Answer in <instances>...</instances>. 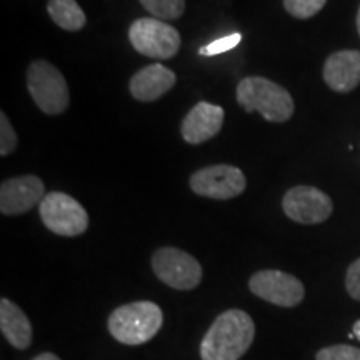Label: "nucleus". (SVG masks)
Instances as JSON below:
<instances>
[{
	"label": "nucleus",
	"instance_id": "obj_11",
	"mask_svg": "<svg viewBox=\"0 0 360 360\" xmlns=\"http://www.w3.org/2000/svg\"><path fill=\"white\" fill-rule=\"evenodd\" d=\"M45 186L37 175H20L4 180L0 186V212L4 215H22L40 205Z\"/></svg>",
	"mask_w": 360,
	"mask_h": 360
},
{
	"label": "nucleus",
	"instance_id": "obj_22",
	"mask_svg": "<svg viewBox=\"0 0 360 360\" xmlns=\"http://www.w3.org/2000/svg\"><path fill=\"white\" fill-rule=\"evenodd\" d=\"M345 289L354 300L360 302V259L349 265L347 276H345Z\"/></svg>",
	"mask_w": 360,
	"mask_h": 360
},
{
	"label": "nucleus",
	"instance_id": "obj_14",
	"mask_svg": "<svg viewBox=\"0 0 360 360\" xmlns=\"http://www.w3.org/2000/svg\"><path fill=\"white\" fill-rule=\"evenodd\" d=\"M323 80L334 92H352L360 84V51H339L328 56L323 64Z\"/></svg>",
	"mask_w": 360,
	"mask_h": 360
},
{
	"label": "nucleus",
	"instance_id": "obj_2",
	"mask_svg": "<svg viewBox=\"0 0 360 360\" xmlns=\"http://www.w3.org/2000/svg\"><path fill=\"white\" fill-rule=\"evenodd\" d=\"M237 102L242 109L259 112L269 122H287L294 115L295 105L289 90L272 80L259 77H245L237 85Z\"/></svg>",
	"mask_w": 360,
	"mask_h": 360
},
{
	"label": "nucleus",
	"instance_id": "obj_18",
	"mask_svg": "<svg viewBox=\"0 0 360 360\" xmlns=\"http://www.w3.org/2000/svg\"><path fill=\"white\" fill-rule=\"evenodd\" d=\"M327 0H283V7L295 19H310L326 7Z\"/></svg>",
	"mask_w": 360,
	"mask_h": 360
},
{
	"label": "nucleus",
	"instance_id": "obj_13",
	"mask_svg": "<svg viewBox=\"0 0 360 360\" xmlns=\"http://www.w3.org/2000/svg\"><path fill=\"white\" fill-rule=\"evenodd\" d=\"M177 82L174 70L162 64H152L137 70L129 82L132 97L139 102H155Z\"/></svg>",
	"mask_w": 360,
	"mask_h": 360
},
{
	"label": "nucleus",
	"instance_id": "obj_23",
	"mask_svg": "<svg viewBox=\"0 0 360 360\" xmlns=\"http://www.w3.org/2000/svg\"><path fill=\"white\" fill-rule=\"evenodd\" d=\"M32 360H60V359H58L57 355L52 354V352H44V354H39L37 357L32 359Z\"/></svg>",
	"mask_w": 360,
	"mask_h": 360
},
{
	"label": "nucleus",
	"instance_id": "obj_9",
	"mask_svg": "<svg viewBox=\"0 0 360 360\" xmlns=\"http://www.w3.org/2000/svg\"><path fill=\"white\" fill-rule=\"evenodd\" d=\"M249 289L265 302L278 307H295L304 300V283L295 276L281 270H259L249 281Z\"/></svg>",
	"mask_w": 360,
	"mask_h": 360
},
{
	"label": "nucleus",
	"instance_id": "obj_25",
	"mask_svg": "<svg viewBox=\"0 0 360 360\" xmlns=\"http://www.w3.org/2000/svg\"><path fill=\"white\" fill-rule=\"evenodd\" d=\"M357 30H359V35H360V7H359V12H357Z\"/></svg>",
	"mask_w": 360,
	"mask_h": 360
},
{
	"label": "nucleus",
	"instance_id": "obj_24",
	"mask_svg": "<svg viewBox=\"0 0 360 360\" xmlns=\"http://www.w3.org/2000/svg\"><path fill=\"white\" fill-rule=\"evenodd\" d=\"M354 335H355V339L360 340V319L354 323Z\"/></svg>",
	"mask_w": 360,
	"mask_h": 360
},
{
	"label": "nucleus",
	"instance_id": "obj_20",
	"mask_svg": "<svg viewBox=\"0 0 360 360\" xmlns=\"http://www.w3.org/2000/svg\"><path fill=\"white\" fill-rule=\"evenodd\" d=\"M17 143H19V137H17L11 120L7 119L6 112H2L0 114V155H11L17 148Z\"/></svg>",
	"mask_w": 360,
	"mask_h": 360
},
{
	"label": "nucleus",
	"instance_id": "obj_7",
	"mask_svg": "<svg viewBox=\"0 0 360 360\" xmlns=\"http://www.w3.org/2000/svg\"><path fill=\"white\" fill-rule=\"evenodd\" d=\"M152 269L160 282L175 290H193L202 282V265L186 250L162 247L152 255Z\"/></svg>",
	"mask_w": 360,
	"mask_h": 360
},
{
	"label": "nucleus",
	"instance_id": "obj_1",
	"mask_svg": "<svg viewBox=\"0 0 360 360\" xmlns=\"http://www.w3.org/2000/svg\"><path fill=\"white\" fill-rule=\"evenodd\" d=\"M255 337V323L240 309L225 310L212 322L200 344L202 360H240Z\"/></svg>",
	"mask_w": 360,
	"mask_h": 360
},
{
	"label": "nucleus",
	"instance_id": "obj_8",
	"mask_svg": "<svg viewBox=\"0 0 360 360\" xmlns=\"http://www.w3.org/2000/svg\"><path fill=\"white\" fill-rule=\"evenodd\" d=\"M191 191L200 197L214 200L236 199L245 191L247 179L236 165H209L191 175Z\"/></svg>",
	"mask_w": 360,
	"mask_h": 360
},
{
	"label": "nucleus",
	"instance_id": "obj_6",
	"mask_svg": "<svg viewBox=\"0 0 360 360\" xmlns=\"http://www.w3.org/2000/svg\"><path fill=\"white\" fill-rule=\"evenodd\" d=\"M40 219L49 231L62 237H79L89 229V214L69 193L49 192L39 205Z\"/></svg>",
	"mask_w": 360,
	"mask_h": 360
},
{
	"label": "nucleus",
	"instance_id": "obj_21",
	"mask_svg": "<svg viewBox=\"0 0 360 360\" xmlns=\"http://www.w3.org/2000/svg\"><path fill=\"white\" fill-rule=\"evenodd\" d=\"M240 39H242L240 34L225 35V37L214 40V42H210L209 45H205V47H202L199 53L200 56H217V53L227 52L231 51V49L237 47V44L240 42Z\"/></svg>",
	"mask_w": 360,
	"mask_h": 360
},
{
	"label": "nucleus",
	"instance_id": "obj_15",
	"mask_svg": "<svg viewBox=\"0 0 360 360\" xmlns=\"http://www.w3.org/2000/svg\"><path fill=\"white\" fill-rule=\"evenodd\" d=\"M0 330L7 342L15 349L25 350L32 344V323L24 310L4 297L0 300Z\"/></svg>",
	"mask_w": 360,
	"mask_h": 360
},
{
	"label": "nucleus",
	"instance_id": "obj_3",
	"mask_svg": "<svg viewBox=\"0 0 360 360\" xmlns=\"http://www.w3.org/2000/svg\"><path fill=\"white\" fill-rule=\"evenodd\" d=\"M164 323V312L159 305L148 300L124 304L110 314V335L124 345H142L159 334Z\"/></svg>",
	"mask_w": 360,
	"mask_h": 360
},
{
	"label": "nucleus",
	"instance_id": "obj_17",
	"mask_svg": "<svg viewBox=\"0 0 360 360\" xmlns=\"http://www.w3.org/2000/svg\"><path fill=\"white\" fill-rule=\"evenodd\" d=\"M154 19L175 20L186 12V0H139Z\"/></svg>",
	"mask_w": 360,
	"mask_h": 360
},
{
	"label": "nucleus",
	"instance_id": "obj_19",
	"mask_svg": "<svg viewBox=\"0 0 360 360\" xmlns=\"http://www.w3.org/2000/svg\"><path fill=\"white\" fill-rule=\"evenodd\" d=\"M315 360H360V349L354 345H330L315 355Z\"/></svg>",
	"mask_w": 360,
	"mask_h": 360
},
{
	"label": "nucleus",
	"instance_id": "obj_12",
	"mask_svg": "<svg viewBox=\"0 0 360 360\" xmlns=\"http://www.w3.org/2000/svg\"><path fill=\"white\" fill-rule=\"evenodd\" d=\"M224 109L210 102L193 105L180 124L182 139L191 146H200L220 132L224 124Z\"/></svg>",
	"mask_w": 360,
	"mask_h": 360
},
{
	"label": "nucleus",
	"instance_id": "obj_16",
	"mask_svg": "<svg viewBox=\"0 0 360 360\" xmlns=\"http://www.w3.org/2000/svg\"><path fill=\"white\" fill-rule=\"evenodd\" d=\"M47 12L60 29L77 32L85 25V13L75 0H49Z\"/></svg>",
	"mask_w": 360,
	"mask_h": 360
},
{
	"label": "nucleus",
	"instance_id": "obj_10",
	"mask_svg": "<svg viewBox=\"0 0 360 360\" xmlns=\"http://www.w3.org/2000/svg\"><path fill=\"white\" fill-rule=\"evenodd\" d=\"M287 217L297 224H322L334 212V204L326 192L312 186H297L287 191L282 199Z\"/></svg>",
	"mask_w": 360,
	"mask_h": 360
},
{
	"label": "nucleus",
	"instance_id": "obj_5",
	"mask_svg": "<svg viewBox=\"0 0 360 360\" xmlns=\"http://www.w3.org/2000/svg\"><path fill=\"white\" fill-rule=\"evenodd\" d=\"M129 40L139 53L157 60H167L180 51L179 30L154 17L134 20L129 29Z\"/></svg>",
	"mask_w": 360,
	"mask_h": 360
},
{
	"label": "nucleus",
	"instance_id": "obj_4",
	"mask_svg": "<svg viewBox=\"0 0 360 360\" xmlns=\"http://www.w3.org/2000/svg\"><path fill=\"white\" fill-rule=\"evenodd\" d=\"M27 89L37 107L47 115H58L70 103L69 85L62 72L47 60H34L27 69Z\"/></svg>",
	"mask_w": 360,
	"mask_h": 360
}]
</instances>
